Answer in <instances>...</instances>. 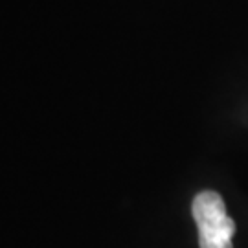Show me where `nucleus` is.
I'll return each mask as SVG.
<instances>
[{"mask_svg": "<svg viewBox=\"0 0 248 248\" xmlns=\"http://www.w3.org/2000/svg\"><path fill=\"white\" fill-rule=\"evenodd\" d=\"M193 219L199 228L201 248H233L235 222L226 215V206L219 193L202 191L191 204Z\"/></svg>", "mask_w": 248, "mask_h": 248, "instance_id": "f257e3e1", "label": "nucleus"}]
</instances>
